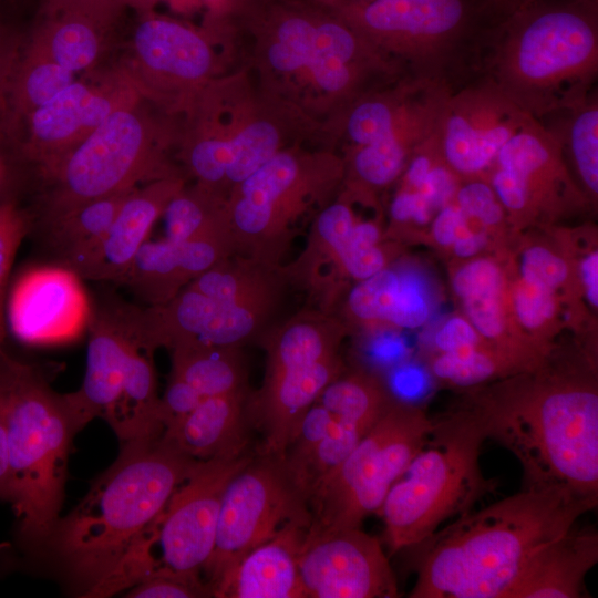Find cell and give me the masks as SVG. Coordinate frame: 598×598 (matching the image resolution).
<instances>
[{
  "label": "cell",
  "mask_w": 598,
  "mask_h": 598,
  "mask_svg": "<svg viewBox=\"0 0 598 598\" xmlns=\"http://www.w3.org/2000/svg\"><path fill=\"white\" fill-rule=\"evenodd\" d=\"M598 498L561 485L524 484L445 524L421 548L411 598H506L532 558Z\"/></svg>",
  "instance_id": "cell-1"
},
{
  "label": "cell",
  "mask_w": 598,
  "mask_h": 598,
  "mask_svg": "<svg viewBox=\"0 0 598 598\" xmlns=\"http://www.w3.org/2000/svg\"><path fill=\"white\" fill-rule=\"evenodd\" d=\"M472 395L486 439L522 465L524 484L566 486L598 498V392L586 371L549 370L546 358Z\"/></svg>",
  "instance_id": "cell-2"
},
{
  "label": "cell",
  "mask_w": 598,
  "mask_h": 598,
  "mask_svg": "<svg viewBox=\"0 0 598 598\" xmlns=\"http://www.w3.org/2000/svg\"><path fill=\"white\" fill-rule=\"evenodd\" d=\"M475 72L536 120L564 113L591 94L598 11L570 0H536L488 27Z\"/></svg>",
  "instance_id": "cell-3"
},
{
  "label": "cell",
  "mask_w": 598,
  "mask_h": 598,
  "mask_svg": "<svg viewBox=\"0 0 598 598\" xmlns=\"http://www.w3.org/2000/svg\"><path fill=\"white\" fill-rule=\"evenodd\" d=\"M161 439L122 444L117 460L40 545L83 591L103 578L195 470Z\"/></svg>",
  "instance_id": "cell-4"
},
{
  "label": "cell",
  "mask_w": 598,
  "mask_h": 598,
  "mask_svg": "<svg viewBox=\"0 0 598 598\" xmlns=\"http://www.w3.org/2000/svg\"><path fill=\"white\" fill-rule=\"evenodd\" d=\"M0 400L9 448L8 499L22 538L40 547L62 506L68 456L82 427L65 395L40 371L10 358L0 346Z\"/></svg>",
  "instance_id": "cell-5"
},
{
  "label": "cell",
  "mask_w": 598,
  "mask_h": 598,
  "mask_svg": "<svg viewBox=\"0 0 598 598\" xmlns=\"http://www.w3.org/2000/svg\"><path fill=\"white\" fill-rule=\"evenodd\" d=\"M485 440L481 422L467 406L433 420L424 444L379 511L392 551L424 543L493 488L480 465Z\"/></svg>",
  "instance_id": "cell-6"
},
{
  "label": "cell",
  "mask_w": 598,
  "mask_h": 598,
  "mask_svg": "<svg viewBox=\"0 0 598 598\" xmlns=\"http://www.w3.org/2000/svg\"><path fill=\"white\" fill-rule=\"evenodd\" d=\"M333 11L379 51L395 53L410 76L453 87L475 72L492 24L483 0H349Z\"/></svg>",
  "instance_id": "cell-7"
},
{
  "label": "cell",
  "mask_w": 598,
  "mask_h": 598,
  "mask_svg": "<svg viewBox=\"0 0 598 598\" xmlns=\"http://www.w3.org/2000/svg\"><path fill=\"white\" fill-rule=\"evenodd\" d=\"M252 457L244 452L199 461L86 597L113 596L168 571L202 575L214 549L226 487Z\"/></svg>",
  "instance_id": "cell-8"
},
{
  "label": "cell",
  "mask_w": 598,
  "mask_h": 598,
  "mask_svg": "<svg viewBox=\"0 0 598 598\" xmlns=\"http://www.w3.org/2000/svg\"><path fill=\"white\" fill-rule=\"evenodd\" d=\"M344 334L343 324L326 311H303L262 337L264 384L247 405L264 433L261 453L285 455L307 411L341 375Z\"/></svg>",
  "instance_id": "cell-9"
},
{
  "label": "cell",
  "mask_w": 598,
  "mask_h": 598,
  "mask_svg": "<svg viewBox=\"0 0 598 598\" xmlns=\"http://www.w3.org/2000/svg\"><path fill=\"white\" fill-rule=\"evenodd\" d=\"M159 124L136 95L114 110L49 174L51 220L80 205L173 175L162 163Z\"/></svg>",
  "instance_id": "cell-10"
},
{
  "label": "cell",
  "mask_w": 598,
  "mask_h": 598,
  "mask_svg": "<svg viewBox=\"0 0 598 598\" xmlns=\"http://www.w3.org/2000/svg\"><path fill=\"white\" fill-rule=\"evenodd\" d=\"M433 419L395 400L310 497L311 528L360 527L379 513L394 482L424 444Z\"/></svg>",
  "instance_id": "cell-11"
},
{
  "label": "cell",
  "mask_w": 598,
  "mask_h": 598,
  "mask_svg": "<svg viewBox=\"0 0 598 598\" xmlns=\"http://www.w3.org/2000/svg\"><path fill=\"white\" fill-rule=\"evenodd\" d=\"M292 520L311 525L308 492L285 455L252 457L224 493L214 549L202 570L212 594L249 550Z\"/></svg>",
  "instance_id": "cell-12"
},
{
  "label": "cell",
  "mask_w": 598,
  "mask_h": 598,
  "mask_svg": "<svg viewBox=\"0 0 598 598\" xmlns=\"http://www.w3.org/2000/svg\"><path fill=\"white\" fill-rule=\"evenodd\" d=\"M268 20L274 23L275 38L268 61L278 71L306 66L322 90L343 93L372 68L364 64L372 60L371 44L338 14L276 6L268 10Z\"/></svg>",
  "instance_id": "cell-13"
},
{
  "label": "cell",
  "mask_w": 598,
  "mask_h": 598,
  "mask_svg": "<svg viewBox=\"0 0 598 598\" xmlns=\"http://www.w3.org/2000/svg\"><path fill=\"white\" fill-rule=\"evenodd\" d=\"M530 118L477 74L452 89L443 104L435 132L441 157L456 176L484 179L501 148Z\"/></svg>",
  "instance_id": "cell-14"
},
{
  "label": "cell",
  "mask_w": 598,
  "mask_h": 598,
  "mask_svg": "<svg viewBox=\"0 0 598 598\" xmlns=\"http://www.w3.org/2000/svg\"><path fill=\"white\" fill-rule=\"evenodd\" d=\"M488 177L515 219L558 213L582 199L567 174L559 136L534 117L501 148Z\"/></svg>",
  "instance_id": "cell-15"
},
{
  "label": "cell",
  "mask_w": 598,
  "mask_h": 598,
  "mask_svg": "<svg viewBox=\"0 0 598 598\" xmlns=\"http://www.w3.org/2000/svg\"><path fill=\"white\" fill-rule=\"evenodd\" d=\"M298 567L305 598L399 596L396 579L381 543L360 527H309Z\"/></svg>",
  "instance_id": "cell-16"
},
{
  "label": "cell",
  "mask_w": 598,
  "mask_h": 598,
  "mask_svg": "<svg viewBox=\"0 0 598 598\" xmlns=\"http://www.w3.org/2000/svg\"><path fill=\"white\" fill-rule=\"evenodd\" d=\"M213 53L206 38L154 11L138 12L123 74L146 102L185 94L209 74Z\"/></svg>",
  "instance_id": "cell-17"
},
{
  "label": "cell",
  "mask_w": 598,
  "mask_h": 598,
  "mask_svg": "<svg viewBox=\"0 0 598 598\" xmlns=\"http://www.w3.org/2000/svg\"><path fill=\"white\" fill-rule=\"evenodd\" d=\"M138 95L121 69L74 80L25 123L23 151L50 174L114 110Z\"/></svg>",
  "instance_id": "cell-18"
},
{
  "label": "cell",
  "mask_w": 598,
  "mask_h": 598,
  "mask_svg": "<svg viewBox=\"0 0 598 598\" xmlns=\"http://www.w3.org/2000/svg\"><path fill=\"white\" fill-rule=\"evenodd\" d=\"M136 340L130 306L114 305L94 316L83 383L78 391L65 394L82 426L96 416L104 419L110 426L115 421L125 384L128 352Z\"/></svg>",
  "instance_id": "cell-19"
},
{
  "label": "cell",
  "mask_w": 598,
  "mask_h": 598,
  "mask_svg": "<svg viewBox=\"0 0 598 598\" xmlns=\"http://www.w3.org/2000/svg\"><path fill=\"white\" fill-rule=\"evenodd\" d=\"M71 269L39 268L18 283L10 303L17 337L30 344L74 338L84 322L86 303Z\"/></svg>",
  "instance_id": "cell-20"
},
{
  "label": "cell",
  "mask_w": 598,
  "mask_h": 598,
  "mask_svg": "<svg viewBox=\"0 0 598 598\" xmlns=\"http://www.w3.org/2000/svg\"><path fill=\"white\" fill-rule=\"evenodd\" d=\"M182 188V178L169 175L133 189L99 246L71 270L93 280L121 282L154 223Z\"/></svg>",
  "instance_id": "cell-21"
},
{
  "label": "cell",
  "mask_w": 598,
  "mask_h": 598,
  "mask_svg": "<svg viewBox=\"0 0 598 598\" xmlns=\"http://www.w3.org/2000/svg\"><path fill=\"white\" fill-rule=\"evenodd\" d=\"M116 14L79 0H44L28 44L76 74L102 56Z\"/></svg>",
  "instance_id": "cell-22"
},
{
  "label": "cell",
  "mask_w": 598,
  "mask_h": 598,
  "mask_svg": "<svg viewBox=\"0 0 598 598\" xmlns=\"http://www.w3.org/2000/svg\"><path fill=\"white\" fill-rule=\"evenodd\" d=\"M310 524L292 520L249 550L216 586L217 598H305L298 560Z\"/></svg>",
  "instance_id": "cell-23"
},
{
  "label": "cell",
  "mask_w": 598,
  "mask_h": 598,
  "mask_svg": "<svg viewBox=\"0 0 598 598\" xmlns=\"http://www.w3.org/2000/svg\"><path fill=\"white\" fill-rule=\"evenodd\" d=\"M246 401V389L206 398L165 429L162 440L196 461L239 455L247 445Z\"/></svg>",
  "instance_id": "cell-24"
},
{
  "label": "cell",
  "mask_w": 598,
  "mask_h": 598,
  "mask_svg": "<svg viewBox=\"0 0 598 598\" xmlns=\"http://www.w3.org/2000/svg\"><path fill=\"white\" fill-rule=\"evenodd\" d=\"M597 563V530L573 527L532 558L506 598L587 596L585 578Z\"/></svg>",
  "instance_id": "cell-25"
},
{
  "label": "cell",
  "mask_w": 598,
  "mask_h": 598,
  "mask_svg": "<svg viewBox=\"0 0 598 598\" xmlns=\"http://www.w3.org/2000/svg\"><path fill=\"white\" fill-rule=\"evenodd\" d=\"M467 320L478 334L519 372L535 367L506 336L505 278L496 261L477 258L461 266L452 278Z\"/></svg>",
  "instance_id": "cell-26"
},
{
  "label": "cell",
  "mask_w": 598,
  "mask_h": 598,
  "mask_svg": "<svg viewBox=\"0 0 598 598\" xmlns=\"http://www.w3.org/2000/svg\"><path fill=\"white\" fill-rule=\"evenodd\" d=\"M287 280L283 267L231 255L188 283L210 299L272 317Z\"/></svg>",
  "instance_id": "cell-27"
},
{
  "label": "cell",
  "mask_w": 598,
  "mask_h": 598,
  "mask_svg": "<svg viewBox=\"0 0 598 598\" xmlns=\"http://www.w3.org/2000/svg\"><path fill=\"white\" fill-rule=\"evenodd\" d=\"M169 350V377L186 382L203 399L246 389V369L239 347L186 341Z\"/></svg>",
  "instance_id": "cell-28"
},
{
  "label": "cell",
  "mask_w": 598,
  "mask_h": 598,
  "mask_svg": "<svg viewBox=\"0 0 598 598\" xmlns=\"http://www.w3.org/2000/svg\"><path fill=\"white\" fill-rule=\"evenodd\" d=\"M150 306L173 299L189 282L175 241L166 238L145 241L121 280Z\"/></svg>",
  "instance_id": "cell-29"
},
{
  "label": "cell",
  "mask_w": 598,
  "mask_h": 598,
  "mask_svg": "<svg viewBox=\"0 0 598 598\" xmlns=\"http://www.w3.org/2000/svg\"><path fill=\"white\" fill-rule=\"evenodd\" d=\"M75 80V74L28 44L20 53L9 92V125L21 122Z\"/></svg>",
  "instance_id": "cell-30"
},
{
  "label": "cell",
  "mask_w": 598,
  "mask_h": 598,
  "mask_svg": "<svg viewBox=\"0 0 598 598\" xmlns=\"http://www.w3.org/2000/svg\"><path fill=\"white\" fill-rule=\"evenodd\" d=\"M430 135V127L424 122L405 121L385 138L358 147L352 159L353 171L368 185L385 186L401 174Z\"/></svg>",
  "instance_id": "cell-31"
},
{
  "label": "cell",
  "mask_w": 598,
  "mask_h": 598,
  "mask_svg": "<svg viewBox=\"0 0 598 598\" xmlns=\"http://www.w3.org/2000/svg\"><path fill=\"white\" fill-rule=\"evenodd\" d=\"M132 190L89 200L52 221L55 243L70 269L99 246Z\"/></svg>",
  "instance_id": "cell-32"
},
{
  "label": "cell",
  "mask_w": 598,
  "mask_h": 598,
  "mask_svg": "<svg viewBox=\"0 0 598 598\" xmlns=\"http://www.w3.org/2000/svg\"><path fill=\"white\" fill-rule=\"evenodd\" d=\"M566 121L550 127L567 146L586 190L598 194V101L590 94L585 101L564 112Z\"/></svg>",
  "instance_id": "cell-33"
},
{
  "label": "cell",
  "mask_w": 598,
  "mask_h": 598,
  "mask_svg": "<svg viewBox=\"0 0 598 598\" xmlns=\"http://www.w3.org/2000/svg\"><path fill=\"white\" fill-rule=\"evenodd\" d=\"M162 215L165 221V238L172 241L230 230L226 206L219 207L210 190L202 185L192 193L182 188L171 198Z\"/></svg>",
  "instance_id": "cell-34"
},
{
  "label": "cell",
  "mask_w": 598,
  "mask_h": 598,
  "mask_svg": "<svg viewBox=\"0 0 598 598\" xmlns=\"http://www.w3.org/2000/svg\"><path fill=\"white\" fill-rule=\"evenodd\" d=\"M430 371L436 379L460 388H474L518 372L489 344L455 352H439L430 362Z\"/></svg>",
  "instance_id": "cell-35"
},
{
  "label": "cell",
  "mask_w": 598,
  "mask_h": 598,
  "mask_svg": "<svg viewBox=\"0 0 598 598\" xmlns=\"http://www.w3.org/2000/svg\"><path fill=\"white\" fill-rule=\"evenodd\" d=\"M229 144L230 155L225 181L237 185L278 152L279 135L272 124L258 121L229 138Z\"/></svg>",
  "instance_id": "cell-36"
},
{
  "label": "cell",
  "mask_w": 598,
  "mask_h": 598,
  "mask_svg": "<svg viewBox=\"0 0 598 598\" xmlns=\"http://www.w3.org/2000/svg\"><path fill=\"white\" fill-rule=\"evenodd\" d=\"M398 270L389 267L360 280L348 296L350 313L364 322H386L399 290Z\"/></svg>",
  "instance_id": "cell-37"
},
{
  "label": "cell",
  "mask_w": 598,
  "mask_h": 598,
  "mask_svg": "<svg viewBox=\"0 0 598 598\" xmlns=\"http://www.w3.org/2000/svg\"><path fill=\"white\" fill-rule=\"evenodd\" d=\"M512 306L517 321L529 332L546 329L558 310L556 291L522 278L512 289Z\"/></svg>",
  "instance_id": "cell-38"
},
{
  "label": "cell",
  "mask_w": 598,
  "mask_h": 598,
  "mask_svg": "<svg viewBox=\"0 0 598 598\" xmlns=\"http://www.w3.org/2000/svg\"><path fill=\"white\" fill-rule=\"evenodd\" d=\"M400 285L386 323L415 329L430 317L429 293L423 279L411 270H398Z\"/></svg>",
  "instance_id": "cell-39"
},
{
  "label": "cell",
  "mask_w": 598,
  "mask_h": 598,
  "mask_svg": "<svg viewBox=\"0 0 598 598\" xmlns=\"http://www.w3.org/2000/svg\"><path fill=\"white\" fill-rule=\"evenodd\" d=\"M134 598H195L213 597L209 586L200 574L163 573L148 578L128 590Z\"/></svg>",
  "instance_id": "cell-40"
},
{
  "label": "cell",
  "mask_w": 598,
  "mask_h": 598,
  "mask_svg": "<svg viewBox=\"0 0 598 598\" xmlns=\"http://www.w3.org/2000/svg\"><path fill=\"white\" fill-rule=\"evenodd\" d=\"M229 155V138L206 136L190 145L187 163L199 184L209 189L225 181Z\"/></svg>",
  "instance_id": "cell-41"
},
{
  "label": "cell",
  "mask_w": 598,
  "mask_h": 598,
  "mask_svg": "<svg viewBox=\"0 0 598 598\" xmlns=\"http://www.w3.org/2000/svg\"><path fill=\"white\" fill-rule=\"evenodd\" d=\"M569 277L567 261L540 245L526 248L520 257V278L556 291Z\"/></svg>",
  "instance_id": "cell-42"
},
{
  "label": "cell",
  "mask_w": 598,
  "mask_h": 598,
  "mask_svg": "<svg viewBox=\"0 0 598 598\" xmlns=\"http://www.w3.org/2000/svg\"><path fill=\"white\" fill-rule=\"evenodd\" d=\"M455 204L468 219L493 227L505 218V209L487 182L474 178L456 189Z\"/></svg>",
  "instance_id": "cell-43"
},
{
  "label": "cell",
  "mask_w": 598,
  "mask_h": 598,
  "mask_svg": "<svg viewBox=\"0 0 598 598\" xmlns=\"http://www.w3.org/2000/svg\"><path fill=\"white\" fill-rule=\"evenodd\" d=\"M25 233L27 223L17 206L8 200L0 203V313L4 283Z\"/></svg>",
  "instance_id": "cell-44"
},
{
  "label": "cell",
  "mask_w": 598,
  "mask_h": 598,
  "mask_svg": "<svg viewBox=\"0 0 598 598\" xmlns=\"http://www.w3.org/2000/svg\"><path fill=\"white\" fill-rule=\"evenodd\" d=\"M485 342L471 322L462 317H452L446 320L434 336V344L439 352L478 348L486 346Z\"/></svg>",
  "instance_id": "cell-45"
},
{
  "label": "cell",
  "mask_w": 598,
  "mask_h": 598,
  "mask_svg": "<svg viewBox=\"0 0 598 598\" xmlns=\"http://www.w3.org/2000/svg\"><path fill=\"white\" fill-rule=\"evenodd\" d=\"M19 55L18 41L0 23V137L9 125V92Z\"/></svg>",
  "instance_id": "cell-46"
},
{
  "label": "cell",
  "mask_w": 598,
  "mask_h": 598,
  "mask_svg": "<svg viewBox=\"0 0 598 598\" xmlns=\"http://www.w3.org/2000/svg\"><path fill=\"white\" fill-rule=\"evenodd\" d=\"M471 230L470 219L456 204L448 203L440 208L432 224V237L443 247H452Z\"/></svg>",
  "instance_id": "cell-47"
},
{
  "label": "cell",
  "mask_w": 598,
  "mask_h": 598,
  "mask_svg": "<svg viewBox=\"0 0 598 598\" xmlns=\"http://www.w3.org/2000/svg\"><path fill=\"white\" fill-rule=\"evenodd\" d=\"M434 212L431 204L419 192L406 189L396 195L391 204V217L396 223L414 221L426 224Z\"/></svg>",
  "instance_id": "cell-48"
},
{
  "label": "cell",
  "mask_w": 598,
  "mask_h": 598,
  "mask_svg": "<svg viewBox=\"0 0 598 598\" xmlns=\"http://www.w3.org/2000/svg\"><path fill=\"white\" fill-rule=\"evenodd\" d=\"M580 279L588 302L598 307V252L591 250L582 258L579 267Z\"/></svg>",
  "instance_id": "cell-49"
},
{
  "label": "cell",
  "mask_w": 598,
  "mask_h": 598,
  "mask_svg": "<svg viewBox=\"0 0 598 598\" xmlns=\"http://www.w3.org/2000/svg\"><path fill=\"white\" fill-rule=\"evenodd\" d=\"M9 493V448L8 429L3 404L0 400V498L8 499Z\"/></svg>",
  "instance_id": "cell-50"
},
{
  "label": "cell",
  "mask_w": 598,
  "mask_h": 598,
  "mask_svg": "<svg viewBox=\"0 0 598 598\" xmlns=\"http://www.w3.org/2000/svg\"><path fill=\"white\" fill-rule=\"evenodd\" d=\"M487 243V233L485 230H471L465 236L457 239L452 248L453 252L460 258H470L478 254Z\"/></svg>",
  "instance_id": "cell-51"
},
{
  "label": "cell",
  "mask_w": 598,
  "mask_h": 598,
  "mask_svg": "<svg viewBox=\"0 0 598 598\" xmlns=\"http://www.w3.org/2000/svg\"><path fill=\"white\" fill-rule=\"evenodd\" d=\"M534 1L536 0H483V3L492 23H495Z\"/></svg>",
  "instance_id": "cell-52"
},
{
  "label": "cell",
  "mask_w": 598,
  "mask_h": 598,
  "mask_svg": "<svg viewBox=\"0 0 598 598\" xmlns=\"http://www.w3.org/2000/svg\"><path fill=\"white\" fill-rule=\"evenodd\" d=\"M81 2L97 7L100 9L122 14L127 8H131L132 0H79Z\"/></svg>",
  "instance_id": "cell-53"
},
{
  "label": "cell",
  "mask_w": 598,
  "mask_h": 598,
  "mask_svg": "<svg viewBox=\"0 0 598 598\" xmlns=\"http://www.w3.org/2000/svg\"><path fill=\"white\" fill-rule=\"evenodd\" d=\"M161 0H132L131 9L138 12L153 11L154 6ZM171 2H192L190 0H167Z\"/></svg>",
  "instance_id": "cell-54"
},
{
  "label": "cell",
  "mask_w": 598,
  "mask_h": 598,
  "mask_svg": "<svg viewBox=\"0 0 598 598\" xmlns=\"http://www.w3.org/2000/svg\"><path fill=\"white\" fill-rule=\"evenodd\" d=\"M192 2L205 3L210 10H220L226 7H231L234 0H190Z\"/></svg>",
  "instance_id": "cell-55"
},
{
  "label": "cell",
  "mask_w": 598,
  "mask_h": 598,
  "mask_svg": "<svg viewBox=\"0 0 598 598\" xmlns=\"http://www.w3.org/2000/svg\"><path fill=\"white\" fill-rule=\"evenodd\" d=\"M8 176H9L8 166L4 159L2 158V156H0V195L4 190V187L8 183ZM3 202H7V200H0V203H3Z\"/></svg>",
  "instance_id": "cell-56"
},
{
  "label": "cell",
  "mask_w": 598,
  "mask_h": 598,
  "mask_svg": "<svg viewBox=\"0 0 598 598\" xmlns=\"http://www.w3.org/2000/svg\"><path fill=\"white\" fill-rule=\"evenodd\" d=\"M584 7L598 11V0H570Z\"/></svg>",
  "instance_id": "cell-57"
},
{
  "label": "cell",
  "mask_w": 598,
  "mask_h": 598,
  "mask_svg": "<svg viewBox=\"0 0 598 598\" xmlns=\"http://www.w3.org/2000/svg\"><path fill=\"white\" fill-rule=\"evenodd\" d=\"M3 337H4L3 315L0 313V346L3 341Z\"/></svg>",
  "instance_id": "cell-58"
}]
</instances>
